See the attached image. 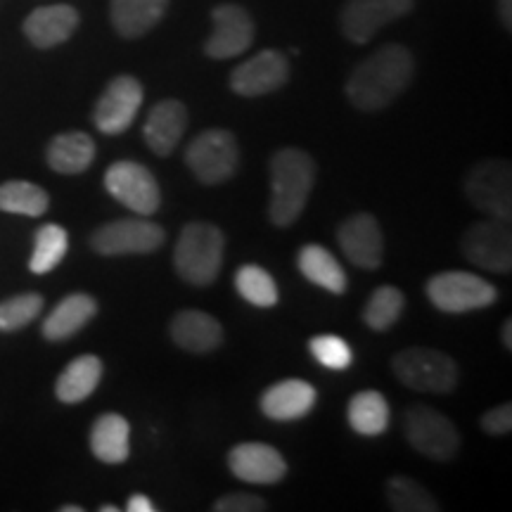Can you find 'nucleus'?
I'll return each instance as SVG.
<instances>
[{
    "mask_svg": "<svg viewBox=\"0 0 512 512\" xmlns=\"http://www.w3.org/2000/svg\"><path fill=\"white\" fill-rule=\"evenodd\" d=\"M465 197L489 219L510 221L512 216V166L508 159H484L465 176Z\"/></svg>",
    "mask_w": 512,
    "mask_h": 512,
    "instance_id": "423d86ee",
    "label": "nucleus"
},
{
    "mask_svg": "<svg viewBox=\"0 0 512 512\" xmlns=\"http://www.w3.org/2000/svg\"><path fill=\"white\" fill-rule=\"evenodd\" d=\"M318 401L316 387L304 380H283L271 384L264 394H261V413L275 422H292L302 420L304 415L313 411Z\"/></svg>",
    "mask_w": 512,
    "mask_h": 512,
    "instance_id": "a211bd4d",
    "label": "nucleus"
},
{
    "mask_svg": "<svg viewBox=\"0 0 512 512\" xmlns=\"http://www.w3.org/2000/svg\"><path fill=\"white\" fill-rule=\"evenodd\" d=\"M166 8L169 0H112L110 17L119 36L138 38L162 22Z\"/></svg>",
    "mask_w": 512,
    "mask_h": 512,
    "instance_id": "b1692460",
    "label": "nucleus"
},
{
    "mask_svg": "<svg viewBox=\"0 0 512 512\" xmlns=\"http://www.w3.org/2000/svg\"><path fill=\"white\" fill-rule=\"evenodd\" d=\"M185 126H188V110L181 100L157 102L145 119V143L157 157H169L181 143Z\"/></svg>",
    "mask_w": 512,
    "mask_h": 512,
    "instance_id": "6ab92c4d",
    "label": "nucleus"
},
{
    "mask_svg": "<svg viewBox=\"0 0 512 512\" xmlns=\"http://www.w3.org/2000/svg\"><path fill=\"white\" fill-rule=\"evenodd\" d=\"M62 512H83L81 505H62Z\"/></svg>",
    "mask_w": 512,
    "mask_h": 512,
    "instance_id": "a19ab883",
    "label": "nucleus"
},
{
    "mask_svg": "<svg viewBox=\"0 0 512 512\" xmlns=\"http://www.w3.org/2000/svg\"><path fill=\"white\" fill-rule=\"evenodd\" d=\"M223 245H226V235L214 223H188L174 247L176 273L195 287L211 285L221 271Z\"/></svg>",
    "mask_w": 512,
    "mask_h": 512,
    "instance_id": "7ed1b4c3",
    "label": "nucleus"
},
{
    "mask_svg": "<svg viewBox=\"0 0 512 512\" xmlns=\"http://www.w3.org/2000/svg\"><path fill=\"white\" fill-rule=\"evenodd\" d=\"M43 297L38 292H24L0 302V332H17L41 316Z\"/></svg>",
    "mask_w": 512,
    "mask_h": 512,
    "instance_id": "72a5a7b5",
    "label": "nucleus"
},
{
    "mask_svg": "<svg viewBox=\"0 0 512 512\" xmlns=\"http://www.w3.org/2000/svg\"><path fill=\"white\" fill-rule=\"evenodd\" d=\"M164 228L147 216L105 223L91 235V247L100 256L150 254L164 245Z\"/></svg>",
    "mask_w": 512,
    "mask_h": 512,
    "instance_id": "9d476101",
    "label": "nucleus"
},
{
    "mask_svg": "<svg viewBox=\"0 0 512 512\" xmlns=\"http://www.w3.org/2000/svg\"><path fill=\"white\" fill-rule=\"evenodd\" d=\"M69 249V233L62 226L46 223L36 230L34 252L29 259V271L34 275H46L62 264Z\"/></svg>",
    "mask_w": 512,
    "mask_h": 512,
    "instance_id": "c85d7f7f",
    "label": "nucleus"
},
{
    "mask_svg": "<svg viewBox=\"0 0 512 512\" xmlns=\"http://www.w3.org/2000/svg\"><path fill=\"white\" fill-rule=\"evenodd\" d=\"M105 188L119 204L136 216L157 214L162 204L157 178L152 171L133 159H119L105 171Z\"/></svg>",
    "mask_w": 512,
    "mask_h": 512,
    "instance_id": "1a4fd4ad",
    "label": "nucleus"
},
{
    "mask_svg": "<svg viewBox=\"0 0 512 512\" xmlns=\"http://www.w3.org/2000/svg\"><path fill=\"white\" fill-rule=\"evenodd\" d=\"M211 36L204 43V53L214 60H230L238 57L252 46L254 22L242 5L223 3L211 10Z\"/></svg>",
    "mask_w": 512,
    "mask_h": 512,
    "instance_id": "ddd939ff",
    "label": "nucleus"
},
{
    "mask_svg": "<svg viewBox=\"0 0 512 512\" xmlns=\"http://www.w3.org/2000/svg\"><path fill=\"white\" fill-rule=\"evenodd\" d=\"M228 467L240 482L247 484H278L287 475L283 453L261 441H245L230 448Z\"/></svg>",
    "mask_w": 512,
    "mask_h": 512,
    "instance_id": "f3484780",
    "label": "nucleus"
},
{
    "mask_svg": "<svg viewBox=\"0 0 512 512\" xmlns=\"http://www.w3.org/2000/svg\"><path fill=\"white\" fill-rule=\"evenodd\" d=\"M93 456L105 465H121L131 456V425L124 415L105 413L93 422Z\"/></svg>",
    "mask_w": 512,
    "mask_h": 512,
    "instance_id": "5701e85b",
    "label": "nucleus"
},
{
    "mask_svg": "<svg viewBox=\"0 0 512 512\" xmlns=\"http://www.w3.org/2000/svg\"><path fill=\"white\" fill-rule=\"evenodd\" d=\"M299 271L309 283L323 287L325 292L344 294L347 292V273L339 266V261L320 245H306L297 254Z\"/></svg>",
    "mask_w": 512,
    "mask_h": 512,
    "instance_id": "bb28decb",
    "label": "nucleus"
},
{
    "mask_svg": "<svg viewBox=\"0 0 512 512\" xmlns=\"http://www.w3.org/2000/svg\"><path fill=\"white\" fill-rule=\"evenodd\" d=\"M50 207L48 192L29 181H8L0 185V211L17 216H43Z\"/></svg>",
    "mask_w": 512,
    "mask_h": 512,
    "instance_id": "c756f323",
    "label": "nucleus"
},
{
    "mask_svg": "<svg viewBox=\"0 0 512 512\" xmlns=\"http://www.w3.org/2000/svg\"><path fill=\"white\" fill-rule=\"evenodd\" d=\"M392 370L401 384L413 392L448 394L456 389L460 370L451 356L439 349L413 347L392 358Z\"/></svg>",
    "mask_w": 512,
    "mask_h": 512,
    "instance_id": "20e7f679",
    "label": "nucleus"
},
{
    "mask_svg": "<svg viewBox=\"0 0 512 512\" xmlns=\"http://www.w3.org/2000/svg\"><path fill=\"white\" fill-rule=\"evenodd\" d=\"M498 15H501V22L505 29L512 27V0H498Z\"/></svg>",
    "mask_w": 512,
    "mask_h": 512,
    "instance_id": "58836bf2",
    "label": "nucleus"
},
{
    "mask_svg": "<svg viewBox=\"0 0 512 512\" xmlns=\"http://www.w3.org/2000/svg\"><path fill=\"white\" fill-rule=\"evenodd\" d=\"M311 356L316 358L323 368L328 370H347L354 363V351L342 337L337 335H318L309 342Z\"/></svg>",
    "mask_w": 512,
    "mask_h": 512,
    "instance_id": "f704fd0d",
    "label": "nucleus"
},
{
    "mask_svg": "<svg viewBox=\"0 0 512 512\" xmlns=\"http://www.w3.org/2000/svg\"><path fill=\"white\" fill-rule=\"evenodd\" d=\"M235 290H238L245 302L259 306V309H273L280 302L278 285H275L273 275L266 268L254 264L238 268V273H235Z\"/></svg>",
    "mask_w": 512,
    "mask_h": 512,
    "instance_id": "7c9ffc66",
    "label": "nucleus"
},
{
    "mask_svg": "<svg viewBox=\"0 0 512 512\" xmlns=\"http://www.w3.org/2000/svg\"><path fill=\"white\" fill-rule=\"evenodd\" d=\"M290 79V62L278 50H261L252 60L242 62L230 74V88L242 98H259L278 88Z\"/></svg>",
    "mask_w": 512,
    "mask_h": 512,
    "instance_id": "2eb2a0df",
    "label": "nucleus"
},
{
    "mask_svg": "<svg viewBox=\"0 0 512 512\" xmlns=\"http://www.w3.org/2000/svg\"><path fill=\"white\" fill-rule=\"evenodd\" d=\"M501 339H503L505 349H512V318H508V320H505V323H503Z\"/></svg>",
    "mask_w": 512,
    "mask_h": 512,
    "instance_id": "ea45409f",
    "label": "nucleus"
},
{
    "mask_svg": "<svg viewBox=\"0 0 512 512\" xmlns=\"http://www.w3.org/2000/svg\"><path fill=\"white\" fill-rule=\"evenodd\" d=\"M403 309H406V297H403L399 287H377V290L370 294L366 309H363V323H366L370 330L384 332L401 318Z\"/></svg>",
    "mask_w": 512,
    "mask_h": 512,
    "instance_id": "2f4dec72",
    "label": "nucleus"
},
{
    "mask_svg": "<svg viewBox=\"0 0 512 512\" xmlns=\"http://www.w3.org/2000/svg\"><path fill=\"white\" fill-rule=\"evenodd\" d=\"M155 503L150 501V498L143 496V494H136L128 498L126 503V512H155Z\"/></svg>",
    "mask_w": 512,
    "mask_h": 512,
    "instance_id": "4c0bfd02",
    "label": "nucleus"
},
{
    "mask_svg": "<svg viewBox=\"0 0 512 512\" xmlns=\"http://www.w3.org/2000/svg\"><path fill=\"white\" fill-rule=\"evenodd\" d=\"M214 512H264L266 501L254 494H228L211 505Z\"/></svg>",
    "mask_w": 512,
    "mask_h": 512,
    "instance_id": "c9c22d12",
    "label": "nucleus"
},
{
    "mask_svg": "<svg viewBox=\"0 0 512 512\" xmlns=\"http://www.w3.org/2000/svg\"><path fill=\"white\" fill-rule=\"evenodd\" d=\"M98 313V302L86 292H74L67 294L53 311L48 313V318L43 320V337L50 342H64V339L74 337L76 332H81Z\"/></svg>",
    "mask_w": 512,
    "mask_h": 512,
    "instance_id": "4be33fe9",
    "label": "nucleus"
},
{
    "mask_svg": "<svg viewBox=\"0 0 512 512\" xmlns=\"http://www.w3.org/2000/svg\"><path fill=\"white\" fill-rule=\"evenodd\" d=\"M425 292L434 309L444 313H470L486 309L498 299V290L489 280L467 271H444L432 275Z\"/></svg>",
    "mask_w": 512,
    "mask_h": 512,
    "instance_id": "6e6552de",
    "label": "nucleus"
},
{
    "mask_svg": "<svg viewBox=\"0 0 512 512\" xmlns=\"http://www.w3.org/2000/svg\"><path fill=\"white\" fill-rule=\"evenodd\" d=\"M316 183V162L297 147H285L271 159V202L268 219L273 226L287 228L302 216Z\"/></svg>",
    "mask_w": 512,
    "mask_h": 512,
    "instance_id": "f03ea898",
    "label": "nucleus"
},
{
    "mask_svg": "<svg viewBox=\"0 0 512 512\" xmlns=\"http://www.w3.org/2000/svg\"><path fill=\"white\" fill-rule=\"evenodd\" d=\"M171 339L190 354H211L221 347L223 328L207 311H178L171 320Z\"/></svg>",
    "mask_w": 512,
    "mask_h": 512,
    "instance_id": "412c9836",
    "label": "nucleus"
},
{
    "mask_svg": "<svg viewBox=\"0 0 512 512\" xmlns=\"http://www.w3.org/2000/svg\"><path fill=\"white\" fill-rule=\"evenodd\" d=\"M463 254L470 264L489 273H510L512 230L510 221H479L463 235Z\"/></svg>",
    "mask_w": 512,
    "mask_h": 512,
    "instance_id": "9b49d317",
    "label": "nucleus"
},
{
    "mask_svg": "<svg viewBox=\"0 0 512 512\" xmlns=\"http://www.w3.org/2000/svg\"><path fill=\"white\" fill-rule=\"evenodd\" d=\"M48 166L57 174L64 176H76L83 174L95 159V140L88 133L72 131V133H60L50 140L46 150Z\"/></svg>",
    "mask_w": 512,
    "mask_h": 512,
    "instance_id": "393cba45",
    "label": "nucleus"
},
{
    "mask_svg": "<svg viewBox=\"0 0 512 512\" xmlns=\"http://www.w3.org/2000/svg\"><path fill=\"white\" fill-rule=\"evenodd\" d=\"M143 98V83L136 76L124 74L112 79L105 93L100 95L93 112V121L98 131L107 133V136H119V133L128 131L133 121H136L140 107H143Z\"/></svg>",
    "mask_w": 512,
    "mask_h": 512,
    "instance_id": "f8f14e48",
    "label": "nucleus"
},
{
    "mask_svg": "<svg viewBox=\"0 0 512 512\" xmlns=\"http://www.w3.org/2000/svg\"><path fill=\"white\" fill-rule=\"evenodd\" d=\"M389 508L396 512H437L439 503L430 491L411 477L396 475L387 482Z\"/></svg>",
    "mask_w": 512,
    "mask_h": 512,
    "instance_id": "473e14b6",
    "label": "nucleus"
},
{
    "mask_svg": "<svg viewBox=\"0 0 512 512\" xmlns=\"http://www.w3.org/2000/svg\"><path fill=\"white\" fill-rule=\"evenodd\" d=\"M347 420L351 430L363 437H380L382 432H387L389 420H392V411H389V403L380 392L375 389H363L351 396L347 406Z\"/></svg>",
    "mask_w": 512,
    "mask_h": 512,
    "instance_id": "cd10ccee",
    "label": "nucleus"
},
{
    "mask_svg": "<svg viewBox=\"0 0 512 512\" xmlns=\"http://www.w3.org/2000/svg\"><path fill=\"white\" fill-rule=\"evenodd\" d=\"M100 512H119L117 505H102Z\"/></svg>",
    "mask_w": 512,
    "mask_h": 512,
    "instance_id": "79ce46f5",
    "label": "nucleus"
},
{
    "mask_svg": "<svg viewBox=\"0 0 512 512\" xmlns=\"http://www.w3.org/2000/svg\"><path fill=\"white\" fill-rule=\"evenodd\" d=\"M185 164L204 185L226 183L235 176L240 164L238 140L223 128H209L197 136L185 150Z\"/></svg>",
    "mask_w": 512,
    "mask_h": 512,
    "instance_id": "0eeeda50",
    "label": "nucleus"
},
{
    "mask_svg": "<svg viewBox=\"0 0 512 512\" xmlns=\"http://www.w3.org/2000/svg\"><path fill=\"white\" fill-rule=\"evenodd\" d=\"M76 27H79V12L72 5H46L24 19V36L36 48L48 50L72 38Z\"/></svg>",
    "mask_w": 512,
    "mask_h": 512,
    "instance_id": "aec40b11",
    "label": "nucleus"
},
{
    "mask_svg": "<svg viewBox=\"0 0 512 512\" xmlns=\"http://www.w3.org/2000/svg\"><path fill=\"white\" fill-rule=\"evenodd\" d=\"M413 10V0H347L342 31L351 43H368L377 31Z\"/></svg>",
    "mask_w": 512,
    "mask_h": 512,
    "instance_id": "4468645a",
    "label": "nucleus"
},
{
    "mask_svg": "<svg viewBox=\"0 0 512 512\" xmlns=\"http://www.w3.org/2000/svg\"><path fill=\"white\" fill-rule=\"evenodd\" d=\"M403 434L420 456L446 463L460 451V432L446 415L425 403H415L403 413Z\"/></svg>",
    "mask_w": 512,
    "mask_h": 512,
    "instance_id": "39448f33",
    "label": "nucleus"
},
{
    "mask_svg": "<svg viewBox=\"0 0 512 512\" xmlns=\"http://www.w3.org/2000/svg\"><path fill=\"white\" fill-rule=\"evenodd\" d=\"M337 242L351 264L366 271L380 268L384 259V235L373 214H354L337 230Z\"/></svg>",
    "mask_w": 512,
    "mask_h": 512,
    "instance_id": "dca6fc26",
    "label": "nucleus"
},
{
    "mask_svg": "<svg viewBox=\"0 0 512 512\" xmlns=\"http://www.w3.org/2000/svg\"><path fill=\"white\" fill-rule=\"evenodd\" d=\"M102 380V361L98 356L86 354L74 358L67 368L62 370L55 384V396L67 406L86 401Z\"/></svg>",
    "mask_w": 512,
    "mask_h": 512,
    "instance_id": "a878e982",
    "label": "nucleus"
},
{
    "mask_svg": "<svg viewBox=\"0 0 512 512\" xmlns=\"http://www.w3.org/2000/svg\"><path fill=\"white\" fill-rule=\"evenodd\" d=\"M413 74L415 62L411 50L399 43H389L358 64L344 91L356 110L377 112L392 105L411 86Z\"/></svg>",
    "mask_w": 512,
    "mask_h": 512,
    "instance_id": "f257e3e1",
    "label": "nucleus"
},
{
    "mask_svg": "<svg viewBox=\"0 0 512 512\" xmlns=\"http://www.w3.org/2000/svg\"><path fill=\"white\" fill-rule=\"evenodd\" d=\"M482 430L491 437H503V434L512 432V406L510 403H501V406L491 408L489 413H484L482 418Z\"/></svg>",
    "mask_w": 512,
    "mask_h": 512,
    "instance_id": "e433bc0d",
    "label": "nucleus"
}]
</instances>
